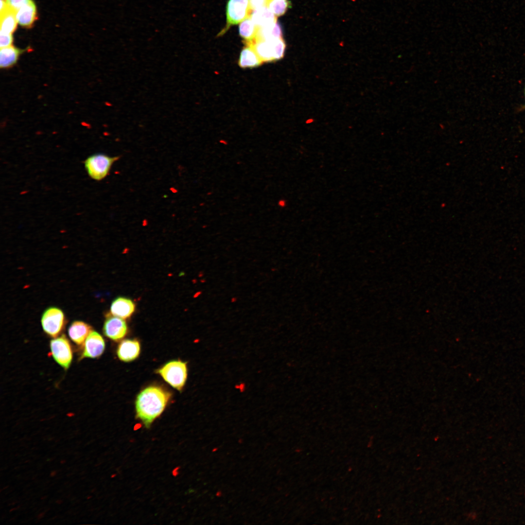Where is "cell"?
Returning a JSON list of instances; mask_svg holds the SVG:
<instances>
[{
  "mask_svg": "<svg viewBox=\"0 0 525 525\" xmlns=\"http://www.w3.org/2000/svg\"><path fill=\"white\" fill-rule=\"evenodd\" d=\"M171 396L170 392L158 386L142 390L136 401V417L144 426L149 428L164 411Z\"/></svg>",
  "mask_w": 525,
  "mask_h": 525,
  "instance_id": "1",
  "label": "cell"
},
{
  "mask_svg": "<svg viewBox=\"0 0 525 525\" xmlns=\"http://www.w3.org/2000/svg\"><path fill=\"white\" fill-rule=\"evenodd\" d=\"M250 44L262 62H270L283 58L286 44L283 38L269 40H254Z\"/></svg>",
  "mask_w": 525,
  "mask_h": 525,
  "instance_id": "2",
  "label": "cell"
},
{
  "mask_svg": "<svg viewBox=\"0 0 525 525\" xmlns=\"http://www.w3.org/2000/svg\"><path fill=\"white\" fill-rule=\"evenodd\" d=\"M119 158L102 153L95 154L86 158L84 162L85 167L90 178L100 181L108 175L112 165Z\"/></svg>",
  "mask_w": 525,
  "mask_h": 525,
  "instance_id": "3",
  "label": "cell"
},
{
  "mask_svg": "<svg viewBox=\"0 0 525 525\" xmlns=\"http://www.w3.org/2000/svg\"><path fill=\"white\" fill-rule=\"evenodd\" d=\"M157 372L170 385L180 391L187 377V363L180 360L171 361L158 369Z\"/></svg>",
  "mask_w": 525,
  "mask_h": 525,
  "instance_id": "4",
  "label": "cell"
},
{
  "mask_svg": "<svg viewBox=\"0 0 525 525\" xmlns=\"http://www.w3.org/2000/svg\"><path fill=\"white\" fill-rule=\"evenodd\" d=\"M41 323L44 331L47 334L52 337H56L60 333L64 326V314L58 308L50 307L43 313Z\"/></svg>",
  "mask_w": 525,
  "mask_h": 525,
  "instance_id": "5",
  "label": "cell"
},
{
  "mask_svg": "<svg viewBox=\"0 0 525 525\" xmlns=\"http://www.w3.org/2000/svg\"><path fill=\"white\" fill-rule=\"evenodd\" d=\"M50 348L54 360L65 369L69 368L72 359V351L68 339L64 335L51 341Z\"/></svg>",
  "mask_w": 525,
  "mask_h": 525,
  "instance_id": "6",
  "label": "cell"
},
{
  "mask_svg": "<svg viewBox=\"0 0 525 525\" xmlns=\"http://www.w3.org/2000/svg\"><path fill=\"white\" fill-rule=\"evenodd\" d=\"M249 0H228L226 7L227 27L238 24L250 16Z\"/></svg>",
  "mask_w": 525,
  "mask_h": 525,
  "instance_id": "7",
  "label": "cell"
},
{
  "mask_svg": "<svg viewBox=\"0 0 525 525\" xmlns=\"http://www.w3.org/2000/svg\"><path fill=\"white\" fill-rule=\"evenodd\" d=\"M127 327L126 322L120 317L108 315L103 327L104 334L114 341H119L126 335Z\"/></svg>",
  "mask_w": 525,
  "mask_h": 525,
  "instance_id": "8",
  "label": "cell"
},
{
  "mask_svg": "<svg viewBox=\"0 0 525 525\" xmlns=\"http://www.w3.org/2000/svg\"><path fill=\"white\" fill-rule=\"evenodd\" d=\"M105 348V341L97 332L91 331L84 343L82 358H95L100 356Z\"/></svg>",
  "mask_w": 525,
  "mask_h": 525,
  "instance_id": "9",
  "label": "cell"
},
{
  "mask_svg": "<svg viewBox=\"0 0 525 525\" xmlns=\"http://www.w3.org/2000/svg\"><path fill=\"white\" fill-rule=\"evenodd\" d=\"M140 345L136 339H125L119 345L117 353L119 358L124 362H130L140 354Z\"/></svg>",
  "mask_w": 525,
  "mask_h": 525,
  "instance_id": "10",
  "label": "cell"
},
{
  "mask_svg": "<svg viewBox=\"0 0 525 525\" xmlns=\"http://www.w3.org/2000/svg\"><path fill=\"white\" fill-rule=\"evenodd\" d=\"M135 309V303L131 299L124 297L116 298L110 306L111 314L122 319L130 317Z\"/></svg>",
  "mask_w": 525,
  "mask_h": 525,
  "instance_id": "11",
  "label": "cell"
},
{
  "mask_svg": "<svg viewBox=\"0 0 525 525\" xmlns=\"http://www.w3.org/2000/svg\"><path fill=\"white\" fill-rule=\"evenodd\" d=\"M91 331V327L87 323L81 321H75L70 326L68 334L73 342L81 345L84 343Z\"/></svg>",
  "mask_w": 525,
  "mask_h": 525,
  "instance_id": "12",
  "label": "cell"
},
{
  "mask_svg": "<svg viewBox=\"0 0 525 525\" xmlns=\"http://www.w3.org/2000/svg\"><path fill=\"white\" fill-rule=\"evenodd\" d=\"M250 16L259 28L272 25L277 22L276 16L265 6L253 10Z\"/></svg>",
  "mask_w": 525,
  "mask_h": 525,
  "instance_id": "13",
  "label": "cell"
},
{
  "mask_svg": "<svg viewBox=\"0 0 525 525\" xmlns=\"http://www.w3.org/2000/svg\"><path fill=\"white\" fill-rule=\"evenodd\" d=\"M263 63L261 60L252 46L246 43V46L242 49L238 65L242 68H252L260 66Z\"/></svg>",
  "mask_w": 525,
  "mask_h": 525,
  "instance_id": "14",
  "label": "cell"
},
{
  "mask_svg": "<svg viewBox=\"0 0 525 525\" xmlns=\"http://www.w3.org/2000/svg\"><path fill=\"white\" fill-rule=\"evenodd\" d=\"M16 16L18 23L20 25L25 27L31 26L36 17V7L35 3L31 0L16 11Z\"/></svg>",
  "mask_w": 525,
  "mask_h": 525,
  "instance_id": "15",
  "label": "cell"
},
{
  "mask_svg": "<svg viewBox=\"0 0 525 525\" xmlns=\"http://www.w3.org/2000/svg\"><path fill=\"white\" fill-rule=\"evenodd\" d=\"M16 13L8 7L0 12V33L12 34L15 30L18 23Z\"/></svg>",
  "mask_w": 525,
  "mask_h": 525,
  "instance_id": "16",
  "label": "cell"
},
{
  "mask_svg": "<svg viewBox=\"0 0 525 525\" xmlns=\"http://www.w3.org/2000/svg\"><path fill=\"white\" fill-rule=\"evenodd\" d=\"M21 51L13 46L0 48V66L6 69L11 67L17 62Z\"/></svg>",
  "mask_w": 525,
  "mask_h": 525,
  "instance_id": "17",
  "label": "cell"
},
{
  "mask_svg": "<svg viewBox=\"0 0 525 525\" xmlns=\"http://www.w3.org/2000/svg\"><path fill=\"white\" fill-rule=\"evenodd\" d=\"M281 38H282V29L277 22L272 25L259 28L254 40H269Z\"/></svg>",
  "mask_w": 525,
  "mask_h": 525,
  "instance_id": "18",
  "label": "cell"
},
{
  "mask_svg": "<svg viewBox=\"0 0 525 525\" xmlns=\"http://www.w3.org/2000/svg\"><path fill=\"white\" fill-rule=\"evenodd\" d=\"M258 29L249 16L240 23L239 34L245 42H252L255 39Z\"/></svg>",
  "mask_w": 525,
  "mask_h": 525,
  "instance_id": "19",
  "label": "cell"
},
{
  "mask_svg": "<svg viewBox=\"0 0 525 525\" xmlns=\"http://www.w3.org/2000/svg\"><path fill=\"white\" fill-rule=\"evenodd\" d=\"M289 5L288 0H266V7L277 17L284 15Z\"/></svg>",
  "mask_w": 525,
  "mask_h": 525,
  "instance_id": "20",
  "label": "cell"
},
{
  "mask_svg": "<svg viewBox=\"0 0 525 525\" xmlns=\"http://www.w3.org/2000/svg\"><path fill=\"white\" fill-rule=\"evenodd\" d=\"M31 0H5L7 5L10 9L17 11L21 7L28 3Z\"/></svg>",
  "mask_w": 525,
  "mask_h": 525,
  "instance_id": "21",
  "label": "cell"
},
{
  "mask_svg": "<svg viewBox=\"0 0 525 525\" xmlns=\"http://www.w3.org/2000/svg\"><path fill=\"white\" fill-rule=\"evenodd\" d=\"M13 42L12 34H0V48L11 46Z\"/></svg>",
  "mask_w": 525,
  "mask_h": 525,
  "instance_id": "22",
  "label": "cell"
},
{
  "mask_svg": "<svg viewBox=\"0 0 525 525\" xmlns=\"http://www.w3.org/2000/svg\"><path fill=\"white\" fill-rule=\"evenodd\" d=\"M249 4L251 11L265 6L266 0H249Z\"/></svg>",
  "mask_w": 525,
  "mask_h": 525,
  "instance_id": "23",
  "label": "cell"
}]
</instances>
